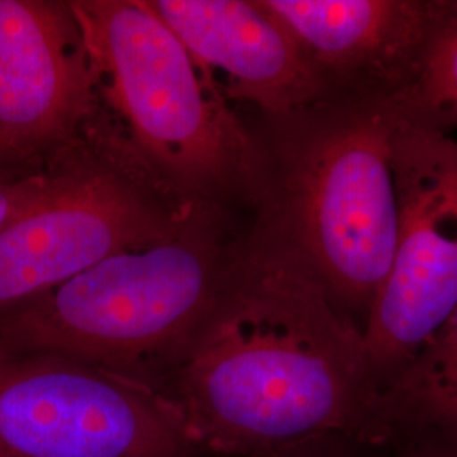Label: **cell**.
<instances>
[{
    "label": "cell",
    "mask_w": 457,
    "mask_h": 457,
    "mask_svg": "<svg viewBox=\"0 0 457 457\" xmlns=\"http://www.w3.org/2000/svg\"><path fill=\"white\" fill-rule=\"evenodd\" d=\"M170 400L198 449L277 456L332 436L395 432L362 326L258 222L230 251L212 309L179 354Z\"/></svg>",
    "instance_id": "obj_1"
},
{
    "label": "cell",
    "mask_w": 457,
    "mask_h": 457,
    "mask_svg": "<svg viewBox=\"0 0 457 457\" xmlns=\"http://www.w3.org/2000/svg\"><path fill=\"white\" fill-rule=\"evenodd\" d=\"M328 94L392 100L405 88L437 0H260Z\"/></svg>",
    "instance_id": "obj_10"
},
{
    "label": "cell",
    "mask_w": 457,
    "mask_h": 457,
    "mask_svg": "<svg viewBox=\"0 0 457 457\" xmlns=\"http://www.w3.org/2000/svg\"><path fill=\"white\" fill-rule=\"evenodd\" d=\"M402 119V117H400ZM392 268L362 324L379 393L457 311V139L400 120Z\"/></svg>",
    "instance_id": "obj_7"
},
{
    "label": "cell",
    "mask_w": 457,
    "mask_h": 457,
    "mask_svg": "<svg viewBox=\"0 0 457 457\" xmlns=\"http://www.w3.org/2000/svg\"><path fill=\"white\" fill-rule=\"evenodd\" d=\"M97 109L68 2L0 0V163L48 166L73 149Z\"/></svg>",
    "instance_id": "obj_8"
},
{
    "label": "cell",
    "mask_w": 457,
    "mask_h": 457,
    "mask_svg": "<svg viewBox=\"0 0 457 457\" xmlns=\"http://www.w3.org/2000/svg\"><path fill=\"white\" fill-rule=\"evenodd\" d=\"M226 100L245 102L266 120L309 109L326 83L260 0H146Z\"/></svg>",
    "instance_id": "obj_9"
},
{
    "label": "cell",
    "mask_w": 457,
    "mask_h": 457,
    "mask_svg": "<svg viewBox=\"0 0 457 457\" xmlns=\"http://www.w3.org/2000/svg\"><path fill=\"white\" fill-rule=\"evenodd\" d=\"M381 398L395 430L405 422H424L457 434V311L383 388Z\"/></svg>",
    "instance_id": "obj_11"
},
{
    "label": "cell",
    "mask_w": 457,
    "mask_h": 457,
    "mask_svg": "<svg viewBox=\"0 0 457 457\" xmlns=\"http://www.w3.org/2000/svg\"><path fill=\"white\" fill-rule=\"evenodd\" d=\"M205 213L173 239L120 251L0 312V353L58 354L132 375L179 358L219 294L230 253Z\"/></svg>",
    "instance_id": "obj_4"
},
{
    "label": "cell",
    "mask_w": 457,
    "mask_h": 457,
    "mask_svg": "<svg viewBox=\"0 0 457 457\" xmlns=\"http://www.w3.org/2000/svg\"><path fill=\"white\" fill-rule=\"evenodd\" d=\"M400 115L385 98L328 94L266 120L260 224L307 262L361 326L392 268Z\"/></svg>",
    "instance_id": "obj_2"
},
{
    "label": "cell",
    "mask_w": 457,
    "mask_h": 457,
    "mask_svg": "<svg viewBox=\"0 0 457 457\" xmlns=\"http://www.w3.org/2000/svg\"><path fill=\"white\" fill-rule=\"evenodd\" d=\"M422 457H457V454H428V456Z\"/></svg>",
    "instance_id": "obj_14"
},
{
    "label": "cell",
    "mask_w": 457,
    "mask_h": 457,
    "mask_svg": "<svg viewBox=\"0 0 457 457\" xmlns=\"http://www.w3.org/2000/svg\"><path fill=\"white\" fill-rule=\"evenodd\" d=\"M390 102L409 124L447 134L457 129V0H437L415 71Z\"/></svg>",
    "instance_id": "obj_12"
},
{
    "label": "cell",
    "mask_w": 457,
    "mask_h": 457,
    "mask_svg": "<svg viewBox=\"0 0 457 457\" xmlns=\"http://www.w3.org/2000/svg\"><path fill=\"white\" fill-rule=\"evenodd\" d=\"M166 393L58 354L0 353V457H192Z\"/></svg>",
    "instance_id": "obj_6"
},
{
    "label": "cell",
    "mask_w": 457,
    "mask_h": 457,
    "mask_svg": "<svg viewBox=\"0 0 457 457\" xmlns=\"http://www.w3.org/2000/svg\"><path fill=\"white\" fill-rule=\"evenodd\" d=\"M102 154L58 156L48 187L0 228V312L128 249L177 237L196 217L104 136Z\"/></svg>",
    "instance_id": "obj_5"
},
{
    "label": "cell",
    "mask_w": 457,
    "mask_h": 457,
    "mask_svg": "<svg viewBox=\"0 0 457 457\" xmlns=\"http://www.w3.org/2000/svg\"><path fill=\"white\" fill-rule=\"evenodd\" d=\"M102 100L126 129L119 146L149 180L187 207L264 188L260 137L146 0L68 2Z\"/></svg>",
    "instance_id": "obj_3"
},
{
    "label": "cell",
    "mask_w": 457,
    "mask_h": 457,
    "mask_svg": "<svg viewBox=\"0 0 457 457\" xmlns=\"http://www.w3.org/2000/svg\"><path fill=\"white\" fill-rule=\"evenodd\" d=\"M56 160L43 168H19L0 163V228L48 187Z\"/></svg>",
    "instance_id": "obj_13"
}]
</instances>
